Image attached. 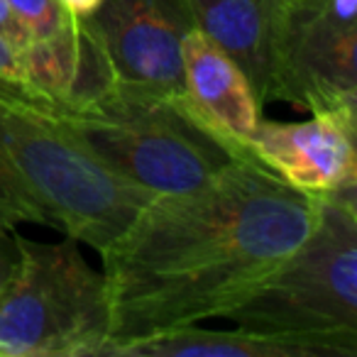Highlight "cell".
<instances>
[{
  "mask_svg": "<svg viewBox=\"0 0 357 357\" xmlns=\"http://www.w3.org/2000/svg\"><path fill=\"white\" fill-rule=\"evenodd\" d=\"M316 196L240 159L208 186L157 196L105 250L103 357L144 337L225 318L306 240Z\"/></svg>",
  "mask_w": 357,
  "mask_h": 357,
  "instance_id": "obj_1",
  "label": "cell"
},
{
  "mask_svg": "<svg viewBox=\"0 0 357 357\" xmlns=\"http://www.w3.org/2000/svg\"><path fill=\"white\" fill-rule=\"evenodd\" d=\"M152 199L56 113L0 100V201L17 223L47 225L103 255Z\"/></svg>",
  "mask_w": 357,
  "mask_h": 357,
  "instance_id": "obj_2",
  "label": "cell"
},
{
  "mask_svg": "<svg viewBox=\"0 0 357 357\" xmlns=\"http://www.w3.org/2000/svg\"><path fill=\"white\" fill-rule=\"evenodd\" d=\"M225 318L313 357H357V189L316 196L306 240Z\"/></svg>",
  "mask_w": 357,
  "mask_h": 357,
  "instance_id": "obj_3",
  "label": "cell"
},
{
  "mask_svg": "<svg viewBox=\"0 0 357 357\" xmlns=\"http://www.w3.org/2000/svg\"><path fill=\"white\" fill-rule=\"evenodd\" d=\"M108 169L154 196H181L208 186L240 162L184 96L115 84L93 105L59 115Z\"/></svg>",
  "mask_w": 357,
  "mask_h": 357,
  "instance_id": "obj_4",
  "label": "cell"
},
{
  "mask_svg": "<svg viewBox=\"0 0 357 357\" xmlns=\"http://www.w3.org/2000/svg\"><path fill=\"white\" fill-rule=\"evenodd\" d=\"M15 269L0 291V357H103L108 287L79 243L15 235Z\"/></svg>",
  "mask_w": 357,
  "mask_h": 357,
  "instance_id": "obj_5",
  "label": "cell"
},
{
  "mask_svg": "<svg viewBox=\"0 0 357 357\" xmlns=\"http://www.w3.org/2000/svg\"><path fill=\"white\" fill-rule=\"evenodd\" d=\"M269 100L357 110V0H282Z\"/></svg>",
  "mask_w": 357,
  "mask_h": 357,
  "instance_id": "obj_6",
  "label": "cell"
},
{
  "mask_svg": "<svg viewBox=\"0 0 357 357\" xmlns=\"http://www.w3.org/2000/svg\"><path fill=\"white\" fill-rule=\"evenodd\" d=\"M89 20L120 84L181 96V42L196 27L186 0H103Z\"/></svg>",
  "mask_w": 357,
  "mask_h": 357,
  "instance_id": "obj_7",
  "label": "cell"
},
{
  "mask_svg": "<svg viewBox=\"0 0 357 357\" xmlns=\"http://www.w3.org/2000/svg\"><path fill=\"white\" fill-rule=\"evenodd\" d=\"M357 110H318L303 123L259 120L250 157L303 194L357 189Z\"/></svg>",
  "mask_w": 357,
  "mask_h": 357,
  "instance_id": "obj_8",
  "label": "cell"
},
{
  "mask_svg": "<svg viewBox=\"0 0 357 357\" xmlns=\"http://www.w3.org/2000/svg\"><path fill=\"white\" fill-rule=\"evenodd\" d=\"M25 86L45 110L79 113L115 84V71L89 17L66 15L54 32L20 50Z\"/></svg>",
  "mask_w": 357,
  "mask_h": 357,
  "instance_id": "obj_9",
  "label": "cell"
},
{
  "mask_svg": "<svg viewBox=\"0 0 357 357\" xmlns=\"http://www.w3.org/2000/svg\"><path fill=\"white\" fill-rule=\"evenodd\" d=\"M181 96L196 118L208 125L235 154L252 159L250 139L262 120V103L248 76L199 27L186 32L181 42Z\"/></svg>",
  "mask_w": 357,
  "mask_h": 357,
  "instance_id": "obj_10",
  "label": "cell"
},
{
  "mask_svg": "<svg viewBox=\"0 0 357 357\" xmlns=\"http://www.w3.org/2000/svg\"><path fill=\"white\" fill-rule=\"evenodd\" d=\"M194 22L248 76L259 103H269L272 54L282 0H186Z\"/></svg>",
  "mask_w": 357,
  "mask_h": 357,
  "instance_id": "obj_11",
  "label": "cell"
},
{
  "mask_svg": "<svg viewBox=\"0 0 357 357\" xmlns=\"http://www.w3.org/2000/svg\"><path fill=\"white\" fill-rule=\"evenodd\" d=\"M115 357H313L311 350L277 337L235 331H206L184 326L162 335L144 337L120 347Z\"/></svg>",
  "mask_w": 357,
  "mask_h": 357,
  "instance_id": "obj_12",
  "label": "cell"
},
{
  "mask_svg": "<svg viewBox=\"0 0 357 357\" xmlns=\"http://www.w3.org/2000/svg\"><path fill=\"white\" fill-rule=\"evenodd\" d=\"M15 15L30 32V40L45 37L61 25L69 13L61 8L59 0H8Z\"/></svg>",
  "mask_w": 357,
  "mask_h": 357,
  "instance_id": "obj_13",
  "label": "cell"
},
{
  "mask_svg": "<svg viewBox=\"0 0 357 357\" xmlns=\"http://www.w3.org/2000/svg\"><path fill=\"white\" fill-rule=\"evenodd\" d=\"M0 37L10 42L13 47H17V50H22L30 42V32L20 22V17L15 15V10L10 8L8 0H0Z\"/></svg>",
  "mask_w": 357,
  "mask_h": 357,
  "instance_id": "obj_14",
  "label": "cell"
},
{
  "mask_svg": "<svg viewBox=\"0 0 357 357\" xmlns=\"http://www.w3.org/2000/svg\"><path fill=\"white\" fill-rule=\"evenodd\" d=\"M17 262V248H15V235L13 230H0V291L10 279L13 269Z\"/></svg>",
  "mask_w": 357,
  "mask_h": 357,
  "instance_id": "obj_15",
  "label": "cell"
},
{
  "mask_svg": "<svg viewBox=\"0 0 357 357\" xmlns=\"http://www.w3.org/2000/svg\"><path fill=\"white\" fill-rule=\"evenodd\" d=\"M59 3H61V8L74 17H91L103 6V0H59Z\"/></svg>",
  "mask_w": 357,
  "mask_h": 357,
  "instance_id": "obj_16",
  "label": "cell"
}]
</instances>
